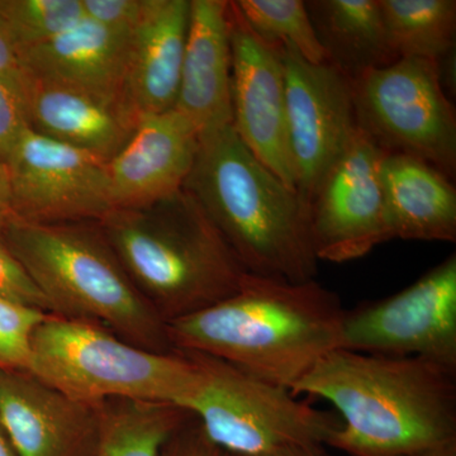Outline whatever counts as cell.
Returning <instances> with one entry per match:
<instances>
[{
  "mask_svg": "<svg viewBox=\"0 0 456 456\" xmlns=\"http://www.w3.org/2000/svg\"><path fill=\"white\" fill-rule=\"evenodd\" d=\"M292 392L336 408L340 424L326 446L350 456H404L456 440V369L431 360L338 347Z\"/></svg>",
  "mask_w": 456,
  "mask_h": 456,
  "instance_id": "6da1fadb",
  "label": "cell"
},
{
  "mask_svg": "<svg viewBox=\"0 0 456 456\" xmlns=\"http://www.w3.org/2000/svg\"><path fill=\"white\" fill-rule=\"evenodd\" d=\"M345 308L318 283L248 273L224 301L167 323L176 351L206 354L292 391L327 354L340 347Z\"/></svg>",
  "mask_w": 456,
  "mask_h": 456,
  "instance_id": "7a4b0ae2",
  "label": "cell"
},
{
  "mask_svg": "<svg viewBox=\"0 0 456 456\" xmlns=\"http://www.w3.org/2000/svg\"><path fill=\"white\" fill-rule=\"evenodd\" d=\"M184 189L246 272L290 283L316 279L307 204L255 158L232 125L200 137Z\"/></svg>",
  "mask_w": 456,
  "mask_h": 456,
  "instance_id": "3957f363",
  "label": "cell"
},
{
  "mask_svg": "<svg viewBox=\"0 0 456 456\" xmlns=\"http://www.w3.org/2000/svg\"><path fill=\"white\" fill-rule=\"evenodd\" d=\"M98 226L132 283L167 323L224 301L248 275L184 188L150 206L114 209Z\"/></svg>",
  "mask_w": 456,
  "mask_h": 456,
  "instance_id": "277c9868",
  "label": "cell"
},
{
  "mask_svg": "<svg viewBox=\"0 0 456 456\" xmlns=\"http://www.w3.org/2000/svg\"><path fill=\"white\" fill-rule=\"evenodd\" d=\"M57 316L90 321L143 349L170 353L167 322L141 296L99 226L14 217L2 239Z\"/></svg>",
  "mask_w": 456,
  "mask_h": 456,
  "instance_id": "5b68a950",
  "label": "cell"
},
{
  "mask_svg": "<svg viewBox=\"0 0 456 456\" xmlns=\"http://www.w3.org/2000/svg\"><path fill=\"white\" fill-rule=\"evenodd\" d=\"M27 371L88 404L125 399L187 411L200 383L182 351L143 349L99 323L53 314L35 330Z\"/></svg>",
  "mask_w": 456,
  "mask_h": 456,
  "instance_id": "8992f818",
  "label": "cell"
},
{
  "mask_svg": "<svg viewBox=\"0 0 456 456\" xmlns=\"http://www.w3.org/2000/svg\"><path fill=\"white\" fill-rule=\"evenodd\" d=\"M196 362L200 383L187 411L213 445L232 456H256L325 445L340 421L290 389L259 379L206 354L182 351Z\"/></svg>",
  "mask_w": 456,
  "mask_h": 456,
  "instance_id": "52a82bcc",
  "label": "cell"
},
{
  "mask_svg": "<svg viewBox=\"0 0 456 456\" xmlns=\"http://www.w3.org/2000/svg\"><path fill=\"white\" fill-rule=\"evenodd\" d=\"M356 119L387 152L430 164L452 179L456 116L436 60L406 57L351 79Z\"/></svg>",
  "mask_w": 456,
  "mask_h": 456,
  "instance_id": "ba28073f",
  "label": "cell"
},
{
  "mask_svg": "<svg viewBox=\"0 0 456 456\" xmlns=\"http://www.w3.org/2000/svg\"><path fill=\"white\" fill-rule=\"evenodd\" d=\"M340 347L456 369V255L401 292L345 311Z\"/></svg>",
  "mask_w": 456,
  "mask_h": 456,
  "instance_id": "9c48e42d",
  "label": "cell"
},
{
  "mask_svg": "<svg viewBox=\"0 0 456 456\" xmlns=\"http://www.w3.org/2000/svg\"><path fill=\"white\" fill-rule=\"evenodd\" d=\"M16 218L41 224L102 222L114 211L108 163L28 128L7 160Z\"/></svg>",
  "mask_w": 456,
  "mask_h": 456,
  "instance_id": "30bf717a",
  "label": "cell"
},
{
  "mask_svg": "<svg viewBox=\"0 0 456 456\" xmlns=\"http://www.w3.org/2000/svg\"><path fill=\"white\" fill-rule=\"evenodd\" d=\"M386 150L358 127L308 202L318 261L347 263L387 240L380 167Z\"/></svg>",
  "mask_w": 456,
  "mask_h": 456,
  "instance_id": "8fae6325",
  "label": "cell"
},
{
  "mask_svg": "<svg viewBox=\"0 0 456 456\" xmlns=\"http://www.w3.org/2000/svg\"><path fill=\"white\" fill-rule=\"evenodd\" d=\"M279 47L297 193L308 206L318 182L358 130L353 86L330 62L311 64L293 47Z\"/></svg>",
  "mask_w": 456,
  "mask_h": 456,
  "instance_id": "7c38bea8",
  "label": "cell"
},
{
  "mask_svg": "<svg viewBox=\"0 0 456 456\" xmlns=\"http://www.w3.org/2000/svg\"><path fill=\"white\" fill-rule=\"evenodd\" d=\"M231 104L232 127L239 139L297 191L296 171L287 128L285 77L281 47L261 40L230 2Z\"/></svg>",
  "mask_w": 456,
  "mask_h": 456,
  "instance_id": "4fadbf2b",
  "label": "cell"
},
{
  "mask_svg": "<svg viewBox=\"0 0 456 456\" xmlns=\"http://www.w3.org/2000/svg\"><path fill=\"white\" fill-rule=\"evenodd\" d=\"M101 407L68 397L29 371L0 369V425L18 456H93Z\"/></svg>",
  "mask_w": 456,
  "mask_h": 456,
  "instance_id": "5bb4252c",
  "label": "cell"
},
{
  "mask_svg": "<svg viewBox=\"0 0 456 456\" xmlns=\"http://www.w3.org/2000/svg\"><path fill=\"white\" fill-rule=\"evenodd\" d=\"M198 146L196 128L175 108L142 117L108 163L114 209L150 206L184 188Z\"/></svg>",
  "mask_w": 456,
  "mask_h": 456,
  "instance_id": "9a60e30c",
  "label": "cell"
},
{
  "mask_svg": "<svg viewBox=\"0 0 456 456\" xmlns=\"http://www.w3.org/2000/svg\"><path fill=\"white\" fill-rule=\"evenodd\" d=\"M26 74L29 128L110 163L140 122L127 99Z\"/></svg>",
  "mask_w": 456,
  "mask_h": 456,
  "instance_id": "2e32d148",
  "label": "cell"
},
{
  "mask_svg": "<svg viewBox=\"0 0 456 456\" xmlns=\"http://www.w3.org/2000/svg\"><path fill=\"white\" fill-rule=\"evenodd\" d=\"M230 2L191 0L187 46L175 110L211 134L232 125Z\"/></svg>",
  "mask_w": 456,
  "mask_h": 456,
  "instance_id": "e0dca14e",
  "label": "cell"
},
{
  "mask_svg": "<svg viewBox=\"0 0 456 456\" xmlns=\"http://www.w3.org/2000/svg\"><path fill=\"white\" fill-rule=\"evenodd\" d=\"M191 0H145L131 35L125 95L139 114L175 107L187 46Z\"/></svg>",
  "mask_w": 456,
  "mask_h": 456,
  "instance_id": "ac0fdd59",
  "label": "cell"
},
{
  "mask_svg": "<svg viewBox=\"0 0 456 456\" xmlns=\"http://www.w3.org/2000/svg\"><path fill=\"white\" fill-rule=\"evenodd\" d=\"M387 240L456 241V191L430 164L387 152L380 167Z\"/></svg>",
  "mask_w": 456,
  "mask_h": 456,
  "instance_id": "d6986e66",
  "label": "cell"
},
{
  "mask_svg": "<svg viewBox=\"0 0 456 456\" xmlns=\"http://www.w3.org/2000/svg\"><path fill=\"white\" fill-rule=\"evenodd\" d=\"M131 35L114 32L84 16L53 40L22 51L20 66L32 77L126 98Z\"/></svg>",
  "mask_w": 456,
  "mask_h": 456,
  "instance_id": "ffe728a7",
  "label": "cell"
},
{
  "mask_svg": "<svg viewBox=\"0 0 456 456\" xmlns=\"http://www.w3.org/2000/svg\"><path fill=\"white\" fill-rule=\"evenodd\" d=\"M330 64L350 79L395 62L379 0L305 2Z\"/></svg>",
  "mask_w": 456,
  "mask_h": 456,
  "instance_id": "44dd1931",
  "label": "cell"
},
{
  "mask_svg": "<svg viewBox=\"0 0 456 456\" xmlns=\"http://www.w3.org/2000/svg\"><path fill=\"white\" fill-rule=\"evenodd\" d=\"M191 413L154 402L112 399L101 407V426L93 456H163Z\"/></svg>",
  "mask_w": 456,
  "mask_h": 456,
  "instance_id": "7402d4cb",
  "label": "cell"
},
{
  "mask_svg": "<svg viewBox=\"0 0 456 456\" xmlns=\"http://www.w3.org/2000/svg\"><path fill=\"white\" fill-rule=\"evenodd\" d=\"M379 7L397 59L441 61L454 49L455 0H379Z\"/></svg>",
  "mask_w": 456,
  "mask_h": 456,
  "instance_id": "603a6c76",
  "label": "cell"
},
{
  "mask_svg": "<svg viewBox=\"0 0 456 456\" xmlns=\"http://www.w3.org/2000/svg\"><path fill=\"white\" fill-rule=\"evenodd\" d=\"M235 3L248 26L272 46L293 47L311 64H327L305 2L301 0H239Z\"/></svg>",
  "mask_w": 456,
  "mask_h": 456,
  "instance_id": "cb8c5ba5",
  "label": "cell"
},
{
  "mask_svg": "<svg viewBox=\"0 0 456 456\" xmlns=\"http://www.w3.org/2000/svg\"><path fill=\"white\" fill-rule=\"evenodd\" d=\"M0 17L20 55L79 23L83 0H0Z\"/></svg>",
  "mask_w": 456,
  "mask_h": 456,
  "instance_id": "d4e9b609",
  "label": "cell"
},
{
  "mask_svg": "<svg viewBox=\"0 0 456 456\" xmlns=\"http://www.w3.org/2000/svg\"><path fill=\"white\" fill-rule=\"evenodd\" d=\"M49 314L0 296V369H28L32 336Z\"/></svg>",
  "mask_w": 456,
  "mask_h": 456,
  "instance_id": "484cf974",
  "label": "cell"
},
{
  "mask_svg": "<svg viewBox=\"0 0 456 456\" xmlns=\"http://www.w3.org/2000/svg\"><path fill=\"white\" fill-rule=\"evenodd\" d=\"M29 128L25 71L0 73V163H7Z\"/></svg>",
  "mask_w": 456,
  "mask_h": 456,
  "instance_id": "4316f807",
  "label": "cell"
},
{
  "mask_svg": "<svg viewBox=\"0 0 456 456\" xmlns=\"http://www.w3.org/2000/svg\"><path fill=\"white\" fill-rule=\"evenodd\" d=\"M0 296L18 305L53 314L44 294L3 241H0Z\"/></svg>",
  "mask_w": 456,
  "mask_h": 456,
  "instance_id": "83f0119b",
  "label": "cell"
},
{
  "mask_svg": "<svg viewBox=\"0 0 456 456\" xmlns=\"http://www.w3.org/2000/svg\"><path fill=\"white\" fill-rule=\"evenodd\" d=\"M145 0H83L84 16L114 32L131 35Z\"/></svg>",
  "mask_w": 456,
  "mask_h": 456,
  "instance_id": "f1b7e54d",
  "label": "cell"
},
{
  "mask_svg": "<svg viewBox=\"0 0 456 456\" xmlns=\"http://www.w3.org/2000/svg\"><path fill=\"white\" fill-rule=\"evenodd\" d=\"M163 456H232L224 450L213 445L211 441L204 436L196 419L191 417L184 428H182L167 444Z\"/></svg>",
  "mask_w": 456,
  "mask_h": 456,
  "instance_id": "f546056e",
  "label": "cell"
},
{
  "mask_svg": "<svg viewBox=\"0 0 456 456\" xmlns=\"http://www.w3.org/2000/svg\"><path fill=\"white\" fill-rule=\"evenodd\" d=\"M22 70L20 53L4 20L0 17V73H13Z\"/></svg>",
  "mask_w": 456,
  "mask_h": 456,
  "instance_id": "4dcf8cb0",
  "label": "cell"
},
{
  "mask_svg": "<svg viewBox=\"0 0 456 456\" xmlns=\"http://www.w3.org/2000/svg\"><path fill=\"white\" fill-rule=\"evenodd\" d=\"M16 217L13 211V196H12L11 178L7 164L0 163V241L4 235L9 222Z\"/></svg>",
  "mask_w": 456,
  "mask_h": 456,
  "instance_id": "1f68e13d",
  "label": "cell"
},
{
  "mask_svg": "<svg viewBox=\"0 0 456 456\" xmlns=\"http://www.w3.org/2000/svg\"><path fill=\"white\" fill-rule=\"evenodd\" d=\"M256 456H338L332 454L325 445L293 446Z\"/></svg>",
  "mask_w": 456,
  "mask_h": 456,
  "instance_id": "d6a6232c",
  "label": "cell"
},
{
  "mask_svg": "<svg viewBox=\"0 0 456 456\" xmlns=\"http://www.w3.org/2000/svg\"><path fill=\"white\" fill-rule=\"evenodd\" d=\"M404 456H456V440L439 444V445L431 446V448L419 450V452Z\"/></svg>",
  "mask_w": 456,
  "mask_h": 456,
  "instance_id": "836d02e7",
  "label": "cell"
},
{
  "mask_svg": "<svg viewBox=\"0 0 456 456\" xmlns=\"http://www.w3.org/2000/svg\"><path fill=\"white\" fill-rule=\"evenodd\" d=\"M0 456H18L2 425H0Z\"/></svg>",
  "mask_w": 456,
  "mask_h": 456,
  "instance_id": "e575fe53",
  "label": "cell"
}]
</instances>
